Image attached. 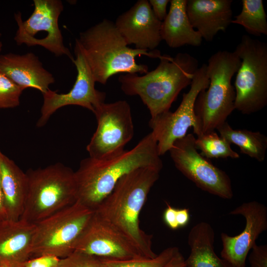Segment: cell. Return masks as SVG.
Returning <instances> with one entry per match:
<instances>
[{"instance_id":"obj_18","label":"cell","mask_w":267,"mask_h":267,"mask_svg":"<svg viewBox=\"0 0 267 267\" xmlns=\"http://www.w3.org/2000/svg\"><path fill=\"white\" fill-rule=\"evenodd\" d=\"M232 0H187L186 10L192 27L211 42L232 23Z\"/></svg>"},{"instance_id":"obj_27","label":"cell","mask_w":267,"mask_h":267,"mask_svg":"<svg viewBox=\"0 0 267 267\" xmlns=\"http://www.w3.org/2000/svg\"><path fill=\"white\" fill-rule=\"evenodd\" d=\"M24 89L0 72V109L15 108L19 105Z\"/></svg>"},{"instance_id":"obj_26","label":"cell","mask_w":267,"mask_h":267,"mask_svg":"<svg viewBox=\"0 0 267 267\" xmlns=\"http://www.w3.org/2000/svg\"><path fill=\"white\" fill-rule=\"evenodd\" d=\"M178 250L176 247H168L153 258L140 257L119 260L100 258L106 267H165Z\"/></svg>"},{"instance_id":"obj_10","label":"cell","mask_w":267,"mask_h":267,"mask_svg":"<svg viewBox=\"0 0 267 267\" xmlns=\"http://www.w3.org/2000/svg\"><path fill=\"white\" fill-rule=\"evenodd\" d=\"M209 85L207 65L203 64L195 72L190 89L183 94L178 108L174 112L169 110L151 118L149 126L157 141L160 156L169 151L177 140L185 136L189 128H193L197 136L200 135L194 105L199 93Z\"/></svg>"},{"instance_id":"obj_38","label":"cell","mask_w":267,"mask_h":267,"mask_svg":"<svg viewBox=\"0 0 267 267\" xmlns=\"http://www.w3.org/2000/svg\"><path fill=\"white\" fill-rule=\"evenodd\" d=\"M1 36V34L0 33V38Z\"/></svg>"},{"instance_id":"obj_25","label":"cell","mask_w":267,"mask_h":267,"mask_svg":"<svg viewBox=\"0 0 267 267\" xmlns=\"http://www.w3.org/2000/svg\"><path fill=\"white\" fill-rule=\"evenodd\" d=\"M195 144L197 149L201 151L200 154L206 158L237 159L240 157L232 149L231 144L215 131L198 136Z\"/></svg>"},{"instance_id":"obj_3","label":"cell","mask_w":267,"mask_h":267,"mask_svg":"<svg viewBox=\"0 0 267 267\" xmlns=\"http://www.w3.org/2000/svg\"><path fill=\"white\" fill-rule=\"evenodd\" d=\"M75 46L83 54L95 83L103 85L117 74L148 72L147 65L136 63V56L159 59L162 56L158 51L129 47L115 23L108 19L80 33Z\"/></svg>"},{"instance_id":"obj_2","label":"cell","mask_w":267,"mask_h":267,"mask_svg":"<svg viewBox=\"0 0 267 267\" xmlns=\"http://www.w3.org/2000/svg\"><path fill=\"white\" fill-rule=\"evenodd\" d=\"M143 167L162 169L157 142L151 132L130 150L105 159L82 160L74 172L77 201L94 211L125 175Z\"/></svg>"},{"instance_id":"obj_19","label":"cell","mask_w":267,"mask_h":267,"mask_svg":"<svg viewBox=\"0 0 267 267\" xmlns=\"http://www.w3.org/2000/svg\"><path fill=\"white\" fill-rule=\"evenodd\" d=\"M35 224L20 219L0 222V265H21L32 256Z\"/></svg>"},{"instance_id":"obj_36","label":"cell","mask_w":267,"mask_h":267,"mask_svg":"<svg viewBox=\"0 0 267 267\" xmlns=\"http://www.w3.org/2000/svg\"><path fill=\"white\" fill-rule=\"evenodd\" d=\"M0 267H12L8 264H2L0 265Z\"/></svg>"},{"instance_id":"obj_32","label":"cell","mask_w":267,"mask_h":267,"mask_svg":"<svg viewBox=\"0 0 267 267\" xmlns=\"http://www.w3.org/2000/svg\"><path fill=\"white\" fill-rule=\"evenodd\" d=\"M176 208L167 204V207L163 214L164 222L170 228L173 230H176L179 228L176 220Z\"/></svg>"},{"instance_id":"obj_12","label":"cell","mask_w":267,"mask_h":267,"mask_svg":"<svg viewBox=\"0 0 267 267\" xmlns=\"http://www.w3.org/2000/svg\"><path fill=\"white\" fill-rule=\"evenodd\" d=\"M34 9L30 16L25 21L22 14H14L17 30L14 38L18 45L25 44L41 32H44L45 37L41 40L39 46L54 54L56 56L66 55L72 61L74 58L70 50L63 43V38L59 27V17L63 10L60 0H34Z\"/></svg>"},{"instance_id":"obj_13","label":"cell","mask_w":267,"mask_h":267,"mask_svg":"<svg viewBox=\"0 0 267 267\" xmlns=\"http://www.w3.org/2000/svg\"><path fill=\"white\" fill-rule=\"evenodd\" d=\"M75 64L77 75L75 82L70 90L65 93H59L49 89L42 94L44 98L41 109V116L37 126L43 127L51 116L59 108L68 105H78L94 112L97 107L105 102L106 93L96 89L95 82L86 61L76 46L74 48Z\"/></svg>"},{"instance_id":"obj_31","label":"cell","mask_w":267,"mask_h":267,"mask_svg":"<svg viewBox=\"0 0 267 267\" xmlns=\"http://www.w3.org/2000/svg\"><path fill=\"white\" fill-rule=\"evenodd\" d=\"M152 11L160 21L162 22L165 18L167 13V6L169 0H148Z\"/></svg>"},{"instance_id":"obj_21","label":"cell","mask_w":267,"mask_h":267,"mask_svg":"<svg viewBox=\"0 0 267 267\" xmlns=\"http://www.w3.org/2000/svg\"><path fill=\"white\" fill-rule=\"evenodd\" d=\"M187 0H170L169 12L162 22V40L172 48L185 45L199 46L202 42L199 33L191 25L186 10Z\"/></svg>"},{"instance_id":"obj_33","label":"cell","mask_w":267,"mask_h":267,"mask_svg":"<svg viewBox=\"0 0 267 267\" xmlns=\"http://www.w3.org/2000/svg\"><path fill=\"white\" fill-rule=\"evenodd\" d=\"M190 219L188 209H177L176 220L179 227L186 225Z\"/></svg>"},{"instance_id":"obj_11","label":"cell","mask_w":267,"mask_h":267,"mask_svg":"<svg viewBox=\"0 0 267 267\" xmlns=\"http://www.w3.org/2000/svg\"><path fill=\"white\" fill-rule=\"evenodd\" d=\"M192 134L177 140L169 150L177 169L201 189L230 199L233 191L230 178L198 152Z\"/></svg>"},{"instance_id":"obj_6","label":"cell","mask_w":267,"mask_h":267,"mask_svg":"<svg viewBox=\"0 0 267 267\" xmlns=\"http://www.w3.org/2000/svg\"><path fill=\"white\" fill-rule=\"evenodd\" d=\"M74 171L61 163L29 169L20 219L35 224L77 201Z\"/></svg>"},{"instance_id":"obj_23","label":"cell","mask_w":267,"mask_h":267,"mask_svg":"<svg viewBox=\"0 0 267 267\" xmlns=\"http://www.w3.org/2000/svg\"><path fill=\"white\" fill-rule=\"evenodd\" d=\"M220 136L230 144L238 146L241 153L246 154L259 162H263L267 150V137L259 132L246 129L234 130L225 122L216 129Z\"/></svg>"},{"instance_id":"obj_7","label":"cell","mask_w":267,"mask_h":267,"mask_svg":"<svg viewBox=\"0 0 267 267\" xmlns=\"http://www.w3.org/2000/svg\"><path fill=\"white\" fill-rule=\"evenodd\" d=\"M234 51L241 60L234 87L235 108L249 115L267 104V44L244 35Z\"/></svg>"},{"instance_id":"obj_34","label":"cell","mask_w":267,"mask_h":267,"mask_svg":"<svg viewBox=\"0 0 267 267\" xmlns=\"http://www.w3.org/2000/svg\"><path fill=\"white\" fill-rule=\"evenodd\" d=\"M165 267H188L183 256L178 250Z\"/></svg>"},{"instance_id":"obj_24","label":"cell","mask_w":267,"mask_h":267,"mask_svg":"<svg viewBox=\"0 0 267 267\" xmlns=\"http://www.w3.org/2000/svg\"><path fill=\"white\" fill-rule=\"evenodd\" d=\"M242 9L232 23L241 25L249 34L267 35V15L262 0H242Z\"/></svg>"},{"instance_id":"obj_29","label":"cell","mask_w":267,"mask_h":267,"mask_svg":"<svg viewBox=\"0 0 267 267\" xmlns=\"http://www.w3.org/2000/svg\"><path fill=\"white\" fill-rule=\"evenodd\" d=\"M251 267H267V245H258L251 249L249 257Z\"/></svg>"},{"instance_id":"obj_37","label":"cell","mask_w":267,"mask_h":267,"mask_svg":"<svg viewBox=\"0 0 267 267\" xmlns=\"http://www.w3.org/2000/svg\"><path fill=\"white\" fill-rule=\"evenodd\" d=\"M2 43L1 42H0V52H1L2 50Z\"/></svg>"},{"instance_id":"obj_30","label":"cell","mask_w":267,"mask_h":267,"mask_svg":"<svg viewBox=\"0 0 267 267\" xmlns=\"http://www.w3.org/2000/svg\"><path fill=\"white\" fill-rule=\"evenodd\" d=\"M60 259L54 255H45L29 259L20 267H57Z\"/></svg>"},{"instance_id":"obj_20","label":"cell","mask_w":267,"mask_h":267,"mask_svg":"<svg viewBox=\"0 0 267 267\" xmlns=\"http://www.w3.org/2000/svg\"><path fill=\"white\" fill-rule=\"evenodd\" d=\"M0 182L7 220H19L23 212L27 192V175L0 149Z\"/></svg>"},{"instance_id":"obj_17","label":"cell","mask_w":267,"mask_h":267,"mask_svg":"<svg viewBox=\"0 0 267 267\" xmlns=\"http://www.w3.org/2000/svg\"><path fill=\"white\" fill-rule=\"evenodd\" d=\"M0 72L24 89L32 88L42 94L55 82L52 74L43 67L39 57L32 52L0 55Z\"/></svg>"},{"instance_id":"obj_15","label":"cell","mask_w":267,"mask_h":267,"mask_svg":"<svg viewBox=\"0 0 267 267\" xmlns=\"http://www.w3.org/2000/svg\"><path fill=\"white\" fill-rule=\"evenodd\" d=\"M229 214L242 216L245 226L236 236L221 234L222 244L221 256L233 267H245L249 251L260 234L267 229V208L264 204L252 201L242 204Z\"/></svg>"},{"instance_id":"obj_1","label":"cell","mask_w":267,"mask_h":267,"mask_svg":"<svg viewBox=\"0 0 267 267\" xmlns=\"http://www.w3.org/2000/svg\"><path fill=\"white\" fill-rule=\"evenodd\" d=\"M161 170L143 167L125 175L94 211L125 235L145 258L157 255L152 249V236L139 226V214Z\"/></svg>"},{"instance_id":"obj_5","label":"cell","mask_w":267,"mask_h":267,"mask_svg":"<svg viewBox=\"0 0 267 267\" xmlns=\"http://www.w3.org/2000/svg\"><path fill=\"white\" fill-rule=\"evenodd\" d=\"M240 64L234 51L219 50L209 58L206 65L209 85L199 93L194 105L200 135L215 131L235 109L231 79Z\"/></svg>"},{"instance_id":"obj_22","label":"cell","mask_w":267,"mask_h":267,"mask_svg":"<svg viewBox=\"0 0 267 267\" xmlns=\"http://www.w3.org/2000/svg\"><path fill=\"white\" fill-rule=\"evenodd\" d=\"M215 232L205 222L195 224L190 230L188 244L190 253L185 263L188 267H233L219 258L214 250Z\"/></svg>"},{"instance_id":"obj_9","label":"cell","mask_w":267,"mask_h":267,"mask_svg":"<svg viewBox=\"0 0 267 267\" xmlns=\"http://www.w3.org/2000/svg\"><path fill=\"white\" fill-rule=\"evenodd\" d=\"M93 114L97 128L86 149L89 157L105 159L122 153L134 134L130 105L126 100L103 103Z\"/></svg>"},{"instance_id":"obj_14","label":"cell","mask_w":267,"mask_h":267,"mask_svg":"<svg viewBox=\"0 0 267 267\" xmlns=\"http://www.w3.org/2000/svg\"><path fill=\"white\" fill-rule=\"evenodd\" d=\"M75 251L101 258L119 260L144 257L125 235L94 211Z\"/></svg>"},{"instance_id":"obj_4","label":"cell","mask_w":267,"mask_h":267,"mask_svg":"<svg viewBox=\"0 0 267 267\" xmlns=\"http://www.w3.org/2000/svg\"><path fill=\"white\" fill-rule=\"evenodd\" d=\"M158 66L144 75L125 74L118 78L122 90L138 95L147 107L151 118L170 110L182 89L190 85L199 68L198 60L186 52L175 57L162 55Z\"/></svg>"},{"instance_id":"obj_16","label":"cell","mask_w":267,"mask_h":267,"mask_svg":"<svg viewBox=\"0 0 267 267\" xmlns=\"http://www.w3.org/2000/svg\"><path fill=\"white\" fill-rule=\"evenodd\" d=\"M114 23L127 44H134L135 48L153 50L162 41V22L154 15L147 0L137 1Z\"/></svg>"},{"instance_id":"obj_35","label":"cell","mask_w":267,"mask_h":267,"mask_svg":"<svg viewBox=\"0 0 267 267\" xmlns=\"http://www.w3.org/2000/svg\"><path fill=\"white\" fill-rule=\"evenodd\" d=\"M7 220V214L0 182V222Z\"/></svg>"},{"instance_id":"obj_8","label":"cell","mask_w":267,"mask_h":267,"mask_svg":"<svg viewBox=\"0 0 267 267\" xmlns=\"http://www.w3.org/2000/svg\"><path fill=\"white\" fill-rule=\"evenodd\" d=\"M94 211L76 201L35 223L32 256L65 258L75 250Z\"/></svg>"},{"instance_id":"obj_28","label":"cell","mask_w":267,"mask_h":267,"mask_svg":"<svg viewBox=\"0 0 267 267\" xmlns=\"http://www.w3.org/2000/svg\"><path fill=\"white\" fill-rule=\"evenodd\" d=\"M57 267H106L101 258L75 251L68 256L60 259Z\"/></svg>"}]
</instances>
